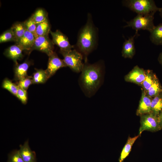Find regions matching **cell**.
Segmentation results:
<instances>
[{
    "label": "cell",
    "mask_w": 162,
    "mask_h": 162,
    "mask_svg": "<svg viewBox=\"0 0 162 162\" xmlns=\"http://www.w3.org/2000/svg\"><path fill=\"white\" fill-rule=\"evenodd\" d=\"M102 67L100 62L84 64L81 72L79 83L82 91L91 97L97 92L101 86L102 78Z\"/></svg>",
    "instance_id": "cell-1"
},
{
    "label": "cell",
    "mask_w": 162,
    "mask_h": 162,
    "mask_svg": "<svg viewBox=\"0 0 162 162\" xmlns=\"http://www.w3.org/2000/svg\"><path fill=\"white\" fill-rule=\"evenodd\" d=\"M97 41L98 30L89 14L86 23L78 33L76 45L78 49L76 50L86 58L95 49Z\"/></svg>",
    "instance_id": "cell-2"
},
{
    "label": "cell",
    "mask_w": 162,
    "mask_h": 162,
    "mask_svg": "<svg viewBox=\"0 0 162 162\" xmlns=\"http://www.w3.org/2000/svg\"><path fill=\"white\" fill-rule=\"evenodd\" d=\"M122 3L124 6L137 14L155 13L160 8L153 0H124Z\"/></svg>",
    "instance_id": "cell-3"
},
{
    "label": "cell",
    "mask_w": 162,
    "mask_h": 162,
    "mask_svg": "<svg viewBox=\"0 0 162 162\" xmlns=\"http://www.w3.org/2000/svg\"><path fill=\"white\" fill-rule=\"evenodd\" d=\"M155 13L137 14L133 19L126 22L127 25L123 27H131L137 32L141 30H146L150 32L155 26L154 23Z\"/></svg>",
    "instance_id": "cell-4"
},
{
    "label": "cell",
    "mask_w": 162,
    "mask_h": 162,
    "mask_svg": "<svg viewBox=\"0 0 162 162\" xmlns=\"http://www.w3.org/2000/svg\"><path fill=\"white\" fill-rule=\"evenodd\" d=\"M59 53L62 56L67 67L72 71L78 73L81 72L84 66L83 56L76 49L65 50H60Z\"/></svg>",
    "instance_id": "cell-5"
},
{
    "label": "cell",
    "mask_w": 162,
    "mask_h": 162,
    "mask_svg": "<svg viewBox=\"0 0 162 162\" xmlns=\"http://www.w3.org/2000/svg\"><path fill=\"white\" fill-rule=\"evenodd\" d=\"M140 123L139 134L140 136L144 131H154L161 128L158 117L151 113L140 116Z\"/></svg>",
    "instance_id": "cell-6"
},
{
    "label": "cell",
    "mask_w": 162,
    "mask_h": 162,
    "mask_svg": "<svg viewBox=\"0 0 162 162\" xmlns=\"http://www.w3.org/2000/svg\"><path fill=\"white\" fill-rule=\"evenodd\" d=\"M54 45L48 35L38 36L35 38L32 51L36 50L46 53L49 56L54 52Z\"/></svg>",
    "instance_id": "cell-7"
},
{
    "label": "cell",
    "mask_w": 162,
    "mask_h": 162,
    "mask_svg": "<svg viewBox=\"0 0 162 162\" xmlns=\"http://www.w3.org/2000/svg\"><path fill=\"white\" fill-rule=\"evenodd\" d=\"M66 67L63 59L60 58L54 52L49 56L47 67L46 70L49 78L53 75L58 69Z\"/></svg>",
    "instance_id": "cell-8"
},
{
    "label": "cell",
    "mask_w": 162,
    "mask_h": 162,
    "mask_svg": "<svg viewBox=\"0 0 162 162\" xmlns=\"http://www.w3.org/2000/svg\"><path fill=\"white\" fill-rule=\"evenodd\" d=\"M50 33L54 44L60 48V50H67L72 49L74 46L70 43L68 37L59 30L55 32L50 31Z\"/></svg>",
    "instance_id": "cell-9"
},
{
    "label": "cell",
    "mask_w": 162,
    "mask_h": 162,
    "mask_svg": "<svg viewBox=\"0 0 162 162\" xmlns=\"http://www.w3.org/2000/svg\"><path fill=\"white\" fill-rule=\"evenodd\" d=\"M146 76V70L136 65L125 76L124 79L126 81L141 85Z\"/></svg>",
    "instance_id": "cell-10"
},
{
    "label": "cell",
    "mask_w": 162,
    "mask_h": 162,
    "mask_svg": "<svg viewBox=\"0 0 162 162\" xmlns=\"http://www.w3.org/2000/svg\"><path fill=\"white\" fill-rule=\"evenodd\" d=\"M36 38L30 32L26 30L23 35L16 43L23 50L32 51Z\"/></svg>",
    "instance_id": "cell-11"
},
{
    "label": "cell",
    "mask_w": 162,
    "mask_h": 162,
    "mask_svg": "<svg viewBox=\"0 0 162 162\" xmlns=\"http://www.w3.org/2000/svg\"><path fill=\"white\" fill-rule=\"evenodd\" d=\"M138 35L136 32L134 35L125 40L124 42L122 51V56L124 58H132L135 53L134 38Z\"/></svg>",
    "instance_id": "cell-12"
},
{
    "label": "cell",
    "mask_w": 162,
    "mask_h": 162,
    "mask_svg": "<svg viewBox=\"0 0 162 162\" xmlns=\"http://www.w3.org/2000/svg\"><path fill=\"white\" fill-rule=\"evenodd\" d=\"M152 98L147 95L145 92L142 89V96L139 106L136 112L137 116L151 113V106Z\"/></svg>",
    "instance_id": "cell-13"
},
{
    "label": "cell",
    "mask_w": 162,
    "mask_h": 162,
    "mask_svg": "<svg viewBox=\"0 0 162 162\" xmlns=\"http://www.w3.org/2000/svg\"><path fill=\"white\" fill-rule=\"evenodd\" d=\"M32 64L31 62L28 60L21 64H15L14 80L18 82L27 76L28 70Z\"/></svg>",
    "instance_id": "cell-14"
},
{
    "label": "cell",
    "mask_w": 162,
    "mask_h": 162,
    "mask_svg": "<svg viewBox=\"0 0 162 162\" xmlns=\"http://www.w3.org/2000/svg\"><path fill=\"white\" fill-rule=\"evenodd\" d=\"M18 150L24 162H37L35 153L31 149L29 145L28 140L23 145H20Z\"/></svg>",
    "instance_id": "cell-15"
},
{
    "label": "cell",
    "mask_w": 162,
    "mask_h": 162,
    "mask_svg": "<svg viewBox=\"0 0 162 162\" xmlns=\"http://www.w3.org/2000/svg\"><path fill=\"white\" fill-rule=\"evenodd\" d=\"M22 49L18 45H12L7 48L4 54L7 58L12 59L15 63H18L17 60L22 59L23 57Z\"/></svg>",
    "instance_id": "cell-16"
},
{
    "label": "cell",
    "mask_w": 162,
    "mask_h": 162,
    "mask_svg": "<svg viewBox=\"0 0 162 162\" xmlns=\"http://www.w3.org/2000/svg\"><path fill=\"white\" fill-rule=\"evenodd\" d=\"M150 32L151 42L156 45H162V23L155 26Z\"/></svg>",
    "instance_id": "cell-17"
},
{
    "label": "cell",
    "mask_w": 162,
    "mask_h": 162,
    "mask_svg": "<svg viewBox=\"0 0 162 162\" xmlns=\"http://www.w3.org/2000/svg\"><path fill=\"white\" fill-rule=\"evenodd\" d=\"M162 110V92L152 98L151 106V113L158 117Z\"/></svg>",
    "instance_id": "cell-18"
},
{
    "label": "cell",
    "mask_w": 162,
    "mask_h": 162,
    "mask_svg": "<svg viewBox=\"0 0 162 162\" xmlns=\"http://www.w3.org/2000/svg\"><path fill=\"white\" fill-rule=\"evenodd\" d=\"M140 135L136 136L133 137H129L121 153L119 158V162H122L124 160L128 155L131 149L132 146Z\"/></svg>",
    "instance_id": "cell-19"
},
{
    "label": "cell",
    "mask_w": 162,
    "mask_h": 162,
    "mask_svg": "<svg viewBox=\"0 0 162 162\" xmlns=\"http://www.w3.org/2000/svg\"><path fill=\"white\" fill-rule=\"evenodd\" d=\"M32 77L34 84L44 83L49 79L46 70L42 69H36Z\"/></svg>",
    "instance_id": "cell-20"
},
{
    "label": "cell",
    "mask_w": 162,
    "mask_h": 162,
    "mask_svg": "<svg viewBox=\"0 0 162 162\" xmlns=\"http://www.w3.org/2000/svg\"><path fill=\"white\" fill-rule=\"evenodd\" d=\"M50 29L51 25L48 18L44 21L37 24L36 33L38 37L48 36Z\"/></svg>",
    "instance_id": "cell-21"
},
{
    "label": "cell",
    "mask_w": 162,
    "mask_h": 162,
    "mask_svg": "<svg viewBox=\"0 0 162 162\" xmlns=\"http://www.w3.org/2000/svg\"><path fill=\"white\" fill-rule=\"evenodd\" d=\"M11 28L14 34L16 43L23 35L26 30L24 22H16Z\"/></svg>",
    "instance_id": "cell-22"
},
{
    "label": "cell",
    "mask_w": 162,
    "mask_h": 162,
    "mask_svg": "<svg viewBox=\"0 0 162 162\" xmlns=\"http://www.w3.org/2000/svg\"><path fill=\"white\" fill-rule=\"evenodd\" d=\"M30 17L36 24H38L48 18V13L44 9L40 8L35 11Z\"/></svg>",
    "instance_id": "cell-23"
},
{
    "label": "cell",
    "mask_w": 162,
    "mask_h": 162,
    "mask_svg": "<svg viewBox=\"0 0 162 162\" xmlns=\"http://www.w3.org/2000/svg\"><path fill=\"white\" fill-rule=\"evenodd\" d=\"M146 74L145 79L141 86L146 93L152 86L156 76L150 70H146Z\"/></svg>",
    "instance_id": "cell-24"
},
{
    "label": "cell",
    "mask_w": 162,
    "mask_h": 162,
    "mask_svg": "<svg viewBox=\"0 0 162 162\" xmlns=\"http://www.w3.org/2000/svg\"><path fill=\"white\" fill-rule=\"evenodd\" d=\"M162 92V88L156 77L151 87L146 92L147 96L151 98H154Z\"/></svg>",
    "instance_id": "cell-25"
},
{
    "label": "cell",
    "mask_w": 162,
    "mask_h": 162,
    "mask_svg": "<svg viewBox=\"0 0 162 162\" xmlns=\"http://www.w3.org/2000/svg\"><path fill=\"white\" fill-rule=\"evenodd\" d=\"M2 87L8 91L13 95L16 97L18 86L8 78H5L3 80Z\"/></svg>",
    "instance_id": "cell-26"
},
{
    "label": "cell",
    "mask_w": 162,
    "mask_h": 162,
    "mask_svg": "<svg viewBox=\"0 0 162 162\" xmlns=\"http://www.w3.org/2000/svg\"><path fill=\"white\" fill-rule=\"evenodd\" d=\"M9 41L16 42L15 37L11 28L3 32L0 36V43Z\"/></svg>",
    "instance_id": "cell-27"
},
{
    "label": "cell",
    "mask_w": 162,
    "mask_h": 162,
    "mask_svg": "<svg viewBox=\"0 0 162 162\" xmlns=\"http://www.w3.org/2000/svg\"><path fill=\"white\" fill-rule=\"evenodd\" d=\"M17 84L19 86L27 90L29 87L33 84L32 76H28L17 82Z\"/></svg>",
    "instance_id": "cell-28"
},
{
    "label": "cell",
    "mask_w": 162,
    "mask_h": 162,
    "mask_svg": "<svg viewBox=\"0 0 162 162\" xmlns=\"http://www.w3.org/2000/svg\"><path fill=\"white\" fill-rule=\"evenodd\" d=\"M24 22L26 30L33 34L36 38L38 37L36 33L37 24L30 17Z\"/></svg>",
    "instance_id": "cell-29"
},
{
    "label": "cell",
    "mask_w": 162,
    "mask_h": 162,
    "mask_svg": "<svg viewBox=\"0 0 162 162\" xmlns=\"http://www.w3.org/2000/svg\"><path fill=\"white\" fill-rule=\"evenodd\" d=\"M8 162H24L19 152V150H15L9 154Z\"/></svg>",
    "instance_id": "cell-30"
},
{
    "label": "cell",
    "mask_w": 162,
    "mask_h": 162,
    "mask_svg": "<svg viewBox=\"0 0 162 162\" xmlns=\"http://www.w3.org/2000/svg\"><path fill=\"white\" fill-rule=\"evenodd\" d=\"M16 97L21 101L22 104H26L28 99L27 90H25L18 86Z\"/></svg>",
    "instance_id": "cell-31"
},
{
    "label": "cell",
    "mask_w": 162,
    "mask_h": 162,
    "mask_svg": "<svg viewBox=\"0 0 162 162\" xmlns=\"http://www.w3.org/2000/svg\"><path fill=\"white\" fill-rule=\"evenodd\" d=\"M158 121L160 127L162 128V110L158 117Z\"/></svg>",
    "instance_id": "cell-32"
},
{
    "label": "cell",
    "mask_w": 162,
    "mask_h": 162,
    "mask_svg": "<svg viewBox=\"0 0 162 162\" xmlns=\"http://www.w3.org/2000/svg\"><path fill=\"white\" fill-rule=\"evenodd\" d=\"M158 61L162 65V52H161L159 55L158 58Z\"/></svg>",
    "instance_id": "cell-33"
},
{
    "label": "cell",
    "mask_w": 162,
    "mask_h": 162,
    "mask_svg": "<svg viewBox=\"0 0 162 162\" xmlns=\"http://www.w3.org/2000/svg\"><path fill=\"white\" fill-rule=\"evenodd\" d=\"M158 11L159 12V14L160 17L162 18V8H160Z\"/></svg>",
    "instance_id": "cell-34"
}]
</instances>
